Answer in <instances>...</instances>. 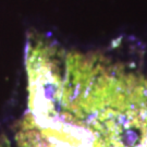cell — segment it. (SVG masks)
Here are the masks:
<instances>
[{
  "label": "cell",
  "instance_id": "obj_1",
  "mask_svg": "<svg viewBox=\"0 0 147 147\" xmlns=\"http://www.w3.org/2000/svg\"><path fill=\"white\" fill-rule=\"evenodd\" d=\"M20 147H90L84 132L58 119L34 116L23 121L18 134Z\"/></svg>",
  "mask_w": 147,
  "mask_h": 147
}]
</instances>
